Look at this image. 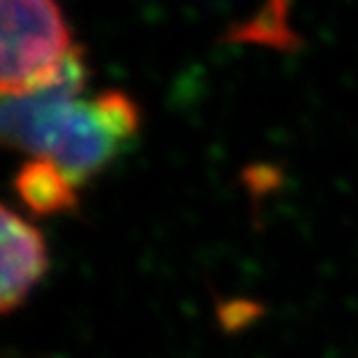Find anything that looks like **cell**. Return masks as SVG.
Segmentation results:
<instances>
[{"label":"cell","mask_w":358,"mask_h":358,"mask_svg":"<svg viewBox=\"0 0 358 358\" xmlns=\"http://www.w3.org/2000/svg\"><path fill=\"white\" fill-rule=\"evenodd\" d=\"M89 68L75 49L45 87L3 96V138L31 159L59 166L77 189L112 166L140 131V110L124 91L84 98Z\"/></svg>","instance_id":"1"},{"label":"cell","mask_w":358,"mask_h":358,"mask_svg":"<svg viewBox=\"0 0 358 358\" xmlns=\"http://www.w3.org/2000/svg\"><path fill=\"white\" fill-rule=\"evenodd\" d=\"M0 238V307L5 314H10L24 305L35 286L42 282L49 256L42 233L7 205L3 207Z\"/></svg>","instance_id":"3"},{"label":"cell","mask_w":358,"mask_h":358,"mask_svg":"<svg viewBox=\"0 0 358 358\" xmlns=\"http://www.w3.org/2000/svg\"><path fill=\"white\" fill-rule=\"evenodd\" d=\"M3 96L45 87L61 75L77 45L56 0H0Z\"/></svg>","instance_id":"2"},{"label":"cell","mask_w":358,"mask_h":358,"mask_svg":"<svg viewBox=\"0 0 358 358\" xmlns=\"http://www.w3.org/2000/svg\"><path fill=\"white\" fill-rule=\"evenodd\" d=\"M14 189L35 214H63L77 205V186L47 159H28L14 177Z\"/></svg>","instance_id":"4"}]
</instances>
